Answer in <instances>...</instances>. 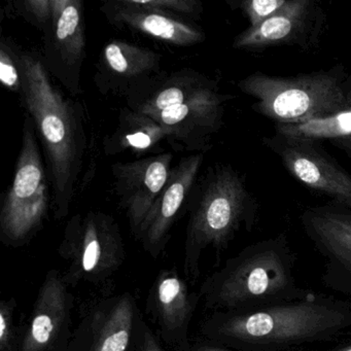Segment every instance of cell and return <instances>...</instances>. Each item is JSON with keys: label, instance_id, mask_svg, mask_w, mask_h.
<instances>
[{"label": "cell", "instance_id": "3", "mask_svg": "<svg viewBox=\"0 0 351 351\" xmlns=\"http://www.w3.org/2000/svg\"><path fill=\"white\" fill-rule=\"evenodd\" d=\"M295 261L287 234L250 244L205 279L200 300L213 312H245L307 299L315 293L298 285Z\"/></svg>", "mask_w": 351, "mask_h": 351}, {"label": "cell", "instance_id": "22", "mask_svg": "<svg viewBox=\"0 0 351 351\" xmlns=\"http://www.w3.org/2000/svg\"><path fill=\"white\" fill-rule=\"evenodd\" d=\"M13 5L17 15L42 34L52 21L53 0H23Z\"/></svg>", "mask_w": 351, "mask_h": 351}, {"label": "cell", "instance_id": "29", "mask_svg": "<svg viewBox=\"0 0 351 351\" xmlns=\"http://www.w3.org/2000/svg\"><path fill=\"white\" fill-rule=\"evenodd\" d=\"M336 213L342 217L345 221H348L349 223H351V210L350 209H344V208H339V207H336L335 208Z\"/></svg>", "mask_w": 351, "mask_h": 351}, {"label": "cell", "instance_id": "26", "mask_svg": "<svg viewBox=\"0 0 351 351\" xmlns=\"http://www.w3.org/2000/svg\"><path fill=\"white\" fill-rule=\"evenodd\" d=\"M287 1V0H246L241 3H233V5H237L247 17L250 21L248 28H256L280 11Z\"/></svg>", "mask_w": 351, "mask_h": 351}, {"label": "cell", "instance_id": "16", "mask_svg": "<svg viewBox=\"0 0 351 351\" xmlns=\"http://www.w3.org/2000/svg\"><path fill=\"white\" fill-rule=\"evenodd\" d=\"M176 269L162 270L149 291L147 311L158 328V337L173 351H192L189 328L200 302Z\"/></svg>", "mask_w": 351, "mask_h": 351}, {"label": "cell", "instance_id": "2", "mask_svg": "<svg viewBox=\"0 0 351 351\" xmlns=\"http://www.w3.org/2000/svg\"><path fill=\"white\" fill-rule=\"evenodd\" d=\"M351 330V303L314 293L301 301L245 312H213L204 340L238 351H301Z\"/></svg>", "mask_w": 351, "mask_h": 351}, {"label": "cell", "instance_id": "5", "mask_svg": "<svg viewBox=\"0 0 351 351\" xmlns=\"http://www.w3.org/2000/svg\"><path fill=\"white\" fill-rule=\"evenodd\" d=\"M186 208L190 210L184 241V276L196 282L201 256L206 248L217 254L228 248L236 234L254 227L258 213L256 199L245 178L231 165L215 164L199 176Z\"/></svg>", "mask_w": 351, "mask_h": 351}, {"label": "cell", "instance_id": "8", "mask_svg": "<svg viewBox=\"0 0 351 351\" xmlns=\"http://www.w3.org/2000/svg\"><path fill=\"white\" fill-rule=\"evenodd\" d=\"M58 254L69 263V270L63 275L69 285H77L81 281L93 285L104 282L119 270L126 256L116 219L97 210L71 217Z\"/></svg>", "mask_w": 351, "mask_h": 351}, {"label": "cell", "instance_id": "23", "mask_svg": "<svg viewBox=\"0 0 351 351\" xmlns=\"http://www.w3.org/2000/svg\"><path fill=\"white\" fill-rule=\"evenodd\" d=\"M15 298L0 302V351H19L21 337L15 324Z\"/></svg>", "mask_w": 351, "mask_h": 351}, {"label": "cell", "instance_id": "30", "mask_svg": "<svg viewBox=\"0 0 351 351\" xmlns=\"http://www.w3.org/2000/svg\"><path fill=\"white\" fill-rule=\"evenodd\" d=\"M332 351H351V343L350 344L344 345V346L337 347V348L332 349Z\"/></svg>", "mask_w": 351, "mask_h": 351}, {"label": "cell", "instance_id": "18", "mask_svg": "<svg viewBox=\"0 0 351 351\" xmlns=\"http://www.w3.org/2000/svg\"><path fill=\"white\" fill-rule=\"evenodd\" d=\"M100 12L117 29L136 32L171 46L192 47L206 38L195 22L147 7L139 0H108Z\"/></svg>", "mask_w": 351, "mask_h": 351}, {"label": "cell", "instance_id": "17", "mask_svg": "<svg viewBox=\"0 0 351 351\" xmlns=\"http://www.w3.org/2000/svg\"><path fill=\"white\" fill-rule=\"evenodd\" d=\"M138 312L130 293L102 300L73 332L69 351H129Z\"/></svg>", "mask_w": 351, "mask_h": 351}, {"label": "cell", "instance_id": "15", "mask_svg": "<svg viewBox=\"0 0 351 351\" xmlns=\"http://www.w3.org/2000/svg\"><path fill=\"white\" fill-rule=\"evenodd\" d=\"M301 223L306 235L326 260L324 285L351 297V223L330 207L306 209Z\"/></svg>", "mask_w": 351, "mask_h": 351}, {"label": "cell", "instance_id": "25", "mask_svg": "<svg viewBox=\"0 0 351 351\" xmlns=\"http://www.w3.org/2000/svg\"><path fill=\"white\" fill-rule=\"evenodd\" d=\"M143 5L159 10L164 13L182 19L197 20L203 13V5L200 0H139Z\"/></svg>", "mask_w": 351, "mask_h": 351}, {"label": "cell", "instance_id": "6", "mask_svg": "<svg viewBox=\"0 0 351 351\" xmlns=\"http://www.w3.org/2000/svg\"><path fill=\"white\" fill-rule=\"evenodd\" d=\"M348 75L343 65L289 77L258 71L237 86L242 93L256 98L252 110L275 125L301 124L328 118L344 108Z\"/></svg>", "mask_w": 351, "mask_h": 351}, {"label": "cell", "instance_id": "13", "mask_svg": "<svg viewBox=\"0 0 351 351\" xmlns=\"http://www.w3.org/2000/svg\"><path fill=\"white\" fill-rule=\"evenodd\" d=\"M173 158L165 152L112 165L114 193L135 236L168 182Z\"/></svg>", "mask_w": 351, "mask_h": 351}, {"label": "cell", "instance_id": "19", "mask_svg": "<svg viewBox=\"0 0 351 351\" xmlns=\"http://www.w3.org/2000/svg\"><path fill=\"white\" fill-rule=\"evenodd\" d=\"M319 8L311 0H287L270 19L236 36L233 48L258 51L287 45L308 48L319 28Z\"/></svg>", "mask_w": 351, "mask_h": 351}, {"label": "cell", "instance_id": "20", "mask_svg": "<svg viewBox=\"0 0 351 351\" xmlns=\"http://www.w3.org/2000/svg\"><path fill=\"white\" fill-rule=\"evenodd\" d=\"M167 135L154 119L125 106L119 114L118 127L102 141L104 155L108 157L131 153L145 158L165 153L163 143Z\"/></svg>", "mask_w": 351, "mask_h": 351}, {"label": "cell", "instance_id": "10", "mask_svg": "<svg viewBox=\"0 0 351 351\" xmlns=\"http://www.w3.org/2000/svg\"><path fill=\"white\" fill-rule=\"evenodd\" d=\"M43 36L40 56L47 71L71 95H80L87 57L83 0H53L52 21Z\"/></svg>", "mask_w": 351, "mask_h": 351}, {"label": "cell", "instance_id": "9", "mask_svg": "<svg viewBox=\"0 0 351 351\" xmlns=\"http://www.w3.org/2000/svg\"><path fill=\"white\" fill-rule=\"evenodd\" d=\"M262 141L278 156L283 167L295 180L334 201L339 208L351 210V174L324 149L322 143L277 132Z\"/></svg>", "mask_w": 351, "mask_h": 351}, {"label": "cell", "instance_id": "24", "mask_svg": "<svg viewBox=\"0 0 351 351\" xmlns=\"http://www.w3.org/2000/svg\"><path fill=\"white\" fill-rule=\"evenodd\" d=\"M0 81L10 91L21 93V75L15 54V45L9 38L0 40Z\"/></svg>", "mask_w": 351, "mask_h": 351}, {"label": "cell", "instance_id": "4", "mask_svg": "<svg viewBox=\"0 0 351 351\" xmlns=\"http://www.w3.org/2000/svg\"><path fill=\"white\" fill-rule=\"evenodd\" d=\"M217 82L191 69L164 73L131 94L127 108L154 119L176 152L206 153L223 125L226 104Z\"/></svg>", "mask_w": 351, "mask_h": 351}, {"label": "cell", "instance_id": "21", "mask_svg": "<svg viewBox=\"0 0 351 351\" xmlns=\"http://www.w3.org/2000/svg\"><path fill=\"white\" fill-rule=\"evenodd\" d=\"M345 88L346 104L340 112L301 124L275 125V132L319 143L328 141L351 159V75L347 77Z\"/></svg>", "mask_w": 351, "mask_h": 351}, {"label": "cell", "instance_id": "28", "mask_svg": "<svg viewBox=\"0 0 351 351\" xmlns=\"http://www.w3.org/2000/svg\"><path fill=\"white\" fill-rule=\"evenodd\" d=\"M192 351H238L206 340L196 341L192 344Z\"/></svg>", "mask_w": 351, "mask_h": 351}, {"label": "cell", "instance_id": "12", "mask_svg": "<svg viewBox=\"0 0 351 351\" xmlns=\"http://www.w3.org/2000/svg\"><path fill=\"white\" fill-rule=\"evenodd\" d=\"M159 53L122 40H112L100 53L94 84L104 96L128 98L163 75Z\"/></svg>", "mask_w": 351, "mask_h": 351}, {"label": "cell", "instance_id": "11", "mask_svg": "<svg viewBox=\"0 0 351 351\" xmlns=\"http://www.w3.org/2000/svg\"><path fill=\"white\" fill-rule=\"evenodd\" d=\"M75 299L63 275L50 270L40 285L19 351H69Z\"/></svg>", "mask_w": 351, "mask_h": 351}, {"label": "cell", "instance_id": "14", "mask_svg": "<svg viewBox=\"0 0 351 351\" xmlns=\"http://www.w3.org/2000/svg\"><path fill=\"white\" fill-rule=\"evenodd\" d=\"M203 162V153L192 154L180 160L172 168L168 182L141 223L135 237L154 258L165 250L172 227L182 208L188 204Z\"/></svg>", "mask_w": 351, "mask_h": 351}, {"label": "cell", "instance_id": "7", "mask_svg": "<svg viewBox=\"0 0 351 351\" xmlns=\"http://www.w3.org/2000/svg\"><path fill=\"white\" fill-rule=\"evenodd\" d=\"M50 210L52 186L36 127L26 114L13 180L0 209V240L13 247L25 245L42 230Z\"/></svg>", "mask_w": 351, "mask_h": 351}, {"label": "cell", "instance_id": "1", "mask_svg": "<svg viewBox=\"0 0 351 351\" xmlns=\"http://www.w3.org/2000/svg\"><path fill=\"white\" fill-rule=\"evenodd\" d=\"M15 54L21 75L19 96L42 143L52 186L53 215L61 221L71 213L87 153L84 108L55 84L40 54L17 46Z\"/></svg>", "mask_w": 351, "mask_h": 351}, {"label": "cell", "instance_id": "27", "mask_svg": "<svg viewBox=\"0 0 351 351\" xmlns=\"http://www.w3.org/2000/svg\"><path fill=\"white\" fill-rule=\"evenodd\" d=\"M129 351H164L159 337L147 326L141 311L137 314L132 344Z\"/></svg>", "mask_w": 351, "mask_h": 351}]
</instances>
